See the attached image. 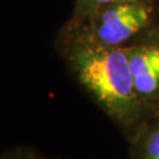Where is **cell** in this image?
I'll use <instances>...</instances> for the list:
<instances>
[{"mask_svg": "<svg viewBox=\"0 0 159 159\" xmlns=\"http://www.w3.org/2000/svg\"><path fill=\"white\" fill-rule=\"evenodd\" d=\"M0 159H63L53 158L40 153L39 151L29 146H16L8 148L0 154Z\"/></svg>", "mask_w": 159, "mask_h": 159, "instance_id": "5b68a950", "label": "cell"}, {"mask_svg": "<svg viewBox=\"0 0 159 159\" xmlns=\"http://www.w3.org/2000/svg\"><path fill=\"white\" fill-rule=\"evenodd\" d=\"M158 116H159V106H158Z\"/></svg>", "mask_w": 159, "mask_h": 159, "instance_id": "ba28073f", "label": "cell"}, {"mask_svg": "<svg viewBox=\"0 0 159 159\" xmlns=\"http://www.w3.org/2000/svg\"><path fill=\"white\" fill-rule=\"evenodd\" d=\"M54 46L74 81L127 142L158 114L137 94L125 48L97 45L61 32Z\"/></svg>", "mask_w": 159, "mask_h": 159, "instance_id": "6da1fadb", "label": "cell"}, {"mask_svg": "<svg viewBox=\"0 0 159 159\" xmlns=\"http://www.w3.org/2000/svg\"><path fill=\"white\" fill-rule=\"evenodd\" d=\"M130 159H159V116L148 120L129 142Z\"/></svg>", "mask_w": 159, "mask_h": 159, "instance_id": "277c9868", "label": "cell"}, {"mask_svg": "<svg viewBox=\"0 0 159 159\" xmlns=\"http://www.w3.org/2000/svg\"><path fill=\"white\" fill-rule=\"evenodd\" d=\"M157 1V5H158V7H159V0H156Z\"/></svg>", "mask_w": 159, "mask_h": 159, "instance_id": "52a82bcc", "label": "cell"}, {"mask_svg": "<svg viewBox=\"0 0 159 159\" xmlns=\"http://www.w3.org/2000/svg\"><path fill=\"white\" fill-rule=\"evenodd\" d=\"M157 29L156 0H121L72 12L59 32L97 45L125 48Z\"/></svg>", "mask_w": 159, "mask_h": 159, "instance_id": "7a4b0ae2", "label": "cell"}, {"mask_svg": "<svg viewBox=\"0 0 159 159\" xmlns=\"http://www.w3.org/2000/svg\"><path fill=\"white\" fill-rule=\"evenodd\" d=\"M137 94L145 105L158 112L159 29L125 47Z\"/></svg>", "mask_w": 159, "mask_h": 159, "instance_id": "3957f363", "label": "cell"}, {"mask_svg": "<svg viewBox=\"0 0 159 159\" xmlns=\"http://www.w3.org/2000/svg\"><path fill=\"white\" fill-rule=\"evenodd\" d=\"M114 1H121V0H74L72 12L73 13H79V12L91 10L96 6L110 4V2H114Z\"/></svg>", "mask_w": 159, "mask_h": 159, "instance_id": "8992f818", "label": "cell"}]
</instances>
